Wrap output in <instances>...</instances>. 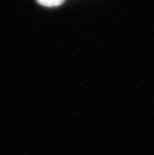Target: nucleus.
<instances>
[{"instance_id": "nucleus-1", "label": "nucleus", "mask_w": 154, "mask_h": 155, "mask_svg": "<svg viewBox=\"0 0 154 155\" xmlns=\"http://www.w3.org/2000/svg\"><path fill=\"white\" fill-rule=\"evenodd\" d=\"M37 1L44 6H58L61 5L64 0H37Z\"/></svg>"}]
</instances>
